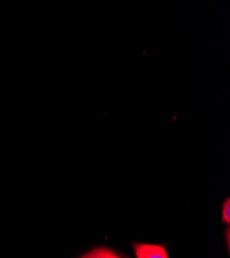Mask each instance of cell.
<instances>
[{
	"label": "cell",
	"instance_id": "obj_1",
	"mask_svg": "<svg viewBox=\"0 0 230 258\" xmlns=\"http://www.w3.org/2000/svg\"><path fill=\"white\" fill-rule=\"evenodd\" d=\"M132 248L136 258H170L166 246L163 244L133 243Z\"/></svg>",
	"mask_w": 230,
	"mask_h": 258
},
{
	"label": "cell",
	"instance_id": "obj_2",
	"mask_svg": "<svg viewBox=\"0 0 230 258\" xmlns=\"http://www.w3.org/2000/svg\"><path fill=\"white\" fill-rule=\"evenodd\" d=\"M86 258H122L115 251L107 247H96L83 255Z\"/></svg>",
	"mask_w": 230,
	"mask_h": 258
},
{
	"label": "cell",
	"instance_id": "obj_3",
	"mask_svg": "<svg viewBox=\"0 0 230 258\" xmlns=\"http://www.w3.org/2000/svg\"><path fill=\"white\" fill-rule=\"evenodd\" d=\"M221 220L222 223L229 225L230 223V199L227 198L221 207Z\"/></svg>",
	"mask_w": 230,
	"mask_h": 258
},
{
	"label": "cell",
	"instance_id": "obj_4",
	"mask_svg": "<svg viewBox=\"0 0 230 258\" xmlns=\"http://www.w3.org/2000/svg\"><path fill=\"white\" fill-rule=\"evenodd\" d=\"M226 239H227V247L229 249V227L226 228Z\"/></svg>",
	"mask_w": 230,
	"mask_h": 258
},
{
	"label": "cell",
	"instance_id": "obj_5",
	"mask_svg": "<svg viewBox=\"0 0 230 258\" xmlns=\"http://www.w3.org/2000/svg\"><path fill=\"white\" fill-rule=\"evenodd\" d=\"M81 258H86V257H84V256H82V257H81Z\"/></svg>",
	"mask_w": 230,
	"mask_h": 258
},
{
	"label": "cell",
	"instance_id": "obj_6",
	"mask_svg": "<svg viewBox=\"0 0 230 258\" xmlns=\"http://www.w3.org/2000/svg\"><path fill=\"white\" fill-rule=\"evenodd\" d=\"M126 258H129V257H126Z\"/></svg>",
	"mask_w": 230,
	"mask_h": 258
}]
</instances>
